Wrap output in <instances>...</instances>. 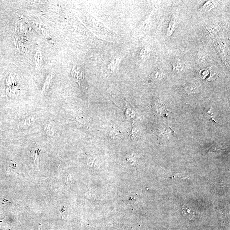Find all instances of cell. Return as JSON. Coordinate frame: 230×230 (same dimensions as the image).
Listing matches in <instances>:
<instances>
[{
	"mask_svg": "<svg viewBox=\"0 0 230 230\" xmlns=\"http://www.w3.org/2000/svg\"><path fill=\"white\" fill-rule=\"evenodd\" d=\"M160 105H159V112L160 114L163 117H167L169 111L166 108V106L164 104H160Z\"/></svg>",
	"mask_w": 230,
	"mask_h": 230,
	"instance_id": "cell-9",
	"label": "cell"
},
{
	"mask_svg": "<svg viewBox=\"0 0 230 230\" xmlns=\"http://www.w3.org/2000/svg\"><path fill=\"white\" fill-rule=\"evenodd\" d=\"M176 28V21L174 17H172L167 27V36L170 37L174 33Z\"/></svg>",
	"mask_w": 230,
	"mask_h": 230,
	"instance_id": "cell-4",
	"label": "cell"
},
{
	"mask_svg": "<svg viewBox=\"0 0 230 230\" xmlns=\"http://www.w3.org/2000/svg\"><path fill=\"white\" fill-rule=\"evenodd\" d=\"M163 71L161 68H158L153 71L150 75V79L152 81L160 80L163 77Z\"/></svg>",
	"mask_w": 230,
	"mask_h": 230,
	"instance_id": "cell-5",
	"label": "cell"
},
{
	"mask_svg": "<svg viewBox=\"0 0 230 230\" xmlns=\"http://www.w3.org/2000/svg\"><path fill=\"white\" fill-rule=\"evenodd\" d=\"M172 64L173 71L177 74L182 73L185 70V65L184 63L179 59H175L173 61Z\"/></svg>",
	"mask_w": 230,
	"mask_h": 230,
	"instance_id": "cell-2",
	"label": "cell"
},
{
	"mask_svg": "<svg viewBox=\"0 0 230 230\" xmlns=\"http://www.w3.org/2000/svg\"><path fill=\"white\" fill-rule=\"evenodd\" d=\"M182 212L184 217L189 220H192L195 215L194 210L187 205H184L182 206Z\"/></svg>",
	"mask_w": 230,
	"mask_h": 230,
	"instance_id": "cell-3",
	"label": "cell"
},
{
	"mask_svg": "<svg viewBox=\"0 0 230 230\" xmlns=\"http://www.w3.org/2000/svg\"><path fill=\"white\" fill-rule=\"evenodd\" d=\"M150 52H151V50L149 48H142L139 54V57L140 60L142 61H145L149 57L150 54H151Z\"/></svg>",
	"mask_w": 230,
	"mask_h": 230,
	"instance_id": "cell-6",
	"label": "cell"
},
{
	"mask_svg": "<svg viewBox=\"0 0 230 230\" xmlns=\"http://www.w3.org/2000/svg\"><path fill=\"white\" fill-rule=\"evenodd\" d=\"M221 27L218 25H208L206 28L207 31L210 34L214 35L216 34L220 30Z\"/></svg>",
	"mask_w": 230,
	"mask_h": 230,
	"instance_id": "cell-7",
	"label": "cell"
},
{
	"mask_svg": "<svg viewBox=\"0 0 230 230\" xmlns=\"http://www.w3.org/2000/svg\"><path fill=\"white\" fill-rule=\"evenodd\" d=\"M186 90L187 91L190 92V93H194L197 90V86L195 84H190L188 86H186Z\"/></svg>",
	"mask_w": 230,
	"mask_h": 230,
	"instance_id": "cell-10",
	"label": "cell"
},
{
	"mask_svg": "<svg viewBox=\"0 0 230 230\" xmlns=\"http://www.w3.org/2000/svg\"><path fill=\"white\" fill-rule=\"evenodd\" d=\"M216 3L214 1H207L202 6V9L206 12H209L215 7Z\"/></svg>",
	"mask_w": 230,
	"mask_h": 230,
	"instance_id": "cell-8",
	"label": "cell"
},
{
	"mask_svg": "<svg viewBox=\"0 0 230 230\" xmlns=\"http://www.w3.org/2000/svg\"><path fill=\"white\" fill-rule=\"evenodd\" d=\"M209 73V71L208 69L202 70L201 71V77L205 78L206 77V76H208Z\"/></svg>",
	"mask_w": 230,
	"mask_h": 230,
	"instance_id": "cell-11",
	"label": "cell"
},
{
	"mask_svg": "<svg viewBox=\"0 0 230 230\" xmlns=\"http://www.w3.org/2000/svg\"><path fill=\"white\" fill-rule=\"evenodd\" d=\"M214 47L219 55L221 57L223 62L226 63L225 65L228 66V63L227 62L226 45L224 41L221 40H217L214 42ZM229 67V66H228Z\"/></svg>",
	"mask_w": 230,
	"mask_h": 230,
	"instance_id": "cell-1",
	"label": "cell"
}]
</instances>
